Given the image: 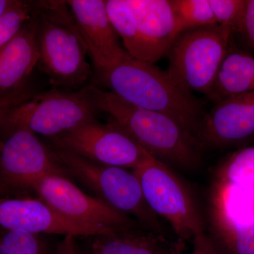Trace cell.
<instances>
[{"label":"cell","mask_w":254,"mask_h":254,"mask_svg":"<svg viewBox=\"0 0 254 254\" xmlns=\"http://www.w3.org/2000/svg\"><path fill=\"white\" fill-rule=\"evenodd\" d=\"M132 171L147 204L157 216L168 222L178 241H193L197 234L205 232L190 191L167 164L152 157Z\"/></svg>","instance_id":"obj_7"},{"label":"cell","mask_w":254,"mask_h":254,"mask_svg":"<svg viewBox=\"0 0 254 254\" xmlns=\"http://www.w3.org/2000/svg\"><path fill=\"white\" fill-rule=\"evenodd\" d=\"M98 112L88 86L72 93L53 90L0 106V125L10 130L25 128L51 139L95 120Z\"/></svg>","instance_id":"obj_5"},{"label":"cell","mask_w":254,"mask_h":254,"mask_svg":"<svg viewBox=\"0 0 254 254\" xmlns=\"http://www.w3.org/2000/svg\"><path fill=\"white\" fill-rule=\"evenodd\" d=\"M98 76L120 99L171 117L197 138L205 117L201 105L168 71L128 56Z\"/></svg>","instance_id":"obj_1"},{"label":"cell","mask_w":254,"mask_h":254,"mask_svg":"<svg viewBox=\"0 0 254 254\" xmlns=\"http://www.w3.org/2000/svg\"><path fill=\"white\" fill-rule=\"evenodd\" d=\"M91 237L88 254H176L185 246L180 241L171 243L140 224Z\"/></svg>","instance_id":"obj_17"},{"label":"cell","mask_w":254,"mask_h":254,"mask_svg":"<svg viewBox=\"0 0 254 254\" xmlns=\"http://www.w3.org/2000/svg\"><path fill=\"white\" fill-rule=\"evenodd\" d=\"M254 91V55L229 48L221 64L209 99L216 102Z\"/></svg>","instance_id":"obj_18"},{"label":"cell","mask_w":254,"mask_h":254,"mask_svg":"<svg viewBox=\"0 0 254 254\" xmlns=\"http://www.w3.org/2000/svg\"><path fill=\"white\" fill-rule=\"evenodd\" d=\"M53 149L68 175L77 179L96 198L145 228L165 236L160 218L147 204L138 179L132 170L97 163L69 150L55 147Z\"/></svg>","instance_id":"obj_4"},{"label":"cell","mask_w":254,"mask_h":254,"mask_svg":"<svg viewBox=\"0 0 254 254\" xmlns=\"http://www.w3.org/2000/svg\"><path fill=\"white\" fill-rule=\"evenodd\" d=\"M254 137V91L219 100L205 115L198 131L200 145L226 147Z\"/></svg>","instance_id":"obj_14"},{"label":"cell","mask_w":254,"mask_h":254,"mask_svg":"<svg viewBox=\"0 0 254 254\" xmlns=\"http://www.w3.org/2000/svg\"><path fill=\"white\" fill-rule=\"evenodd\" d=\"M38 7V3L14 0L0 15V49L12 40L29 21Z\"/></svg>","instance_id":"obj_22"},{"label":"cell","mask_w":254,"mask_h":254,"mask_svg":"<svg viewBox=\"0 0 254 254\" xmlns=\"http://www.w3.org/2000/svg\"><path fill=\"white\" fill-rule=\"evenodd\" d=\"M55 254H81L76 245V237L72 235L64 236L58 244Z\"/></svg>","instance_id":"obj_26"},{"label":"cell","mask_w":254,"mask_h":254,"mask_svg":"<svg viewBox=\"0 0 254 254\" xmlns=\"http://www.w3.org/2000/svg\"><path fill=\"white\" fill-rule=\"evenodd\" d=\"M0 228L23 230L41 235L91 237L113 233L60 216L39 198L0 197Z\"/></svg>","instance_id":"obj_13"},{"label":"cell","mask_w":254,"mask_h":254,"mask_svg":"<svg viewBox=\"0 0 254 254\" xmlns=\"http://www.w3.org/2000/svg\"><path fill=\"white\" fill-rule=\"evenodd\" d=\"M232 34L228 28L218 24L184 32L168 52L167 71L188 91L208 96Z\"/></svg>","instance_id":"obj_6"},{"label":"cell","mask_w":254,"mask_h":254,"mask_svg":"<svg viewBox=\"0 0 254 254\" xmlns=\"http://www.w3.org/2000/svg\"><path fill=\"white\" fill-rule=\"evenodd\" d=\"M134 18L141 61L154 64L177 38L171 0H126Z\"/></svg>","instance_id":"obj_15"},{"label":"cell","mask_w":254,"mask_h":254,"mask_svg":"<svg viewBox=\"0 0 254 254\" xmlns=\"http://www.w3.org/2000/svg\"><path fill=\"white\" fill-rule=\"evenodd\" d=\"M176 254H183V249H182V250H181L180 251H179V252H177V253Z\"/></svg>","instance_id":"obj_30"},{"label":"cell","mask_w":254,"mask_h":254,"mask_svg":"<svg viewBox=\"0 0 254 254\" xmlns=\"http://www.w3.org/2000/svg\"><path fill=\"white\" fill-rule=\"evenodd\" d=\"M9 194H11V191L4 187L2 182L0 180V197H7V195Z\"/></svg>","instance_id":"obj_29"},{"label":"cell","mask_w":254,"mask_h":254,"mask_svg":"<svg viewBox=\"0 0 254 254\" xmlns=\"http://www.w3.org/2000/svg\"><path fill=\"white\" fill-rule=\"evenodd\" d=\"M66 3L98 75L130 56L119 42L105 0H68Z\"/></svg>","instance_id":"obj_12"},{"label":"cell","mask_w":254,"mask_h":254,"mask_svg":"<svg viewBox=\"0 0 254 254\" xmlns=\"http://www.w3.org/2000/svg\"><path fill=\"white\" fill-rule=\"evenodd\" d=\"M38 65L51 84H86L91 76L88 50L66 1H38Z\"/></svg>","instance_id":"obj_3"},{"label":"cell","mask_w":254,"mask_h":254,"mask_svg":"<svg viewBox=\"0 0 254 254\" xmlns=\"http://www.w3.org/2000/svg\"><path fill=\"white\" fill-rule=\"evenodd\" d=\"M43 235L23 230L0 231V254H47Z\"/></svg>","instance_id":"obj_21"},{"label":"cell","mask_w":254,"mask_h":254,"mask_svg":"<svg viewBox=\"0 0 254 254\" xmlns=\"http://www.w3.org/2000/svg\"><path fill=\"white\" fill-rule=\"evenodd\" d=\"M177 37L184 32L217 24L208 0H171Z\"/></svg>","instance_id":"obj_19"},{"label":"cell","mask_w":254,"mask_h":254,"mask_svg":"<svg viewBox=\"0 0 254 254\" xmlns=\"http://www.w3.org/2000/svg\"><path fill=\"white\" fill-rule=\"evenodd\" d=\"M192 242V254H220L215 248L211 238L209 237L205 232L197 234Z\"/></svg>","instance_id":"obj_24"},{"label":"cell","mask_w":254,"mask_h":254,"mask_svg":"<svg viewBox=\"0 0 254 254\" xmlns=\"http://www.w3.org/2000/svg\"><path fill=\"white\" fill-rule=\"evenodd\" d=\"M38 8L19 33L0 49V91L17 88L38 64Z\"/></svg>","instance_id":"obj_16"},{"label":"cell","mask_w":254,"mask_h":254,"mask_svg":"<svg viewBox=\"0 0 254 254\" xmlns=\"http://www.w3.org/2000/svg\"><path fill=\"white\" fill-rule=\"evenodd\" d=\"M213 219L220 254H254V189L219 180Z\"/></svg>","instance_id":"obj_11"},{"label":"cell","mask_w":254,"mask_h":254,"mask_svg":"<svg viewBox=\"0 0 254 254\" xmlns=\"http://www.w3.org/2000/svg\"><path fill=\"white\" fill-rule=\"evenodd\" d=\"M249 168H250L251 184H252V186L254 188V147H250Z\"/></svg>","instance_id":"obj_27"},{"label":"cell","mask_w":254,"mask_h":254,"mask_svg":"<svg viewBox=\"0 0 254 254\" xmlns=\"http://www.w3.org/2000/svg\"><path fill=\"white\" fill-rule=\"evenodd\" d=\"M242 35L254 50V0H247V7Z\"/></svg>","instance_id":"obj_25"},{"label":"cell","mask_w":254,"mask_h":254,"mask_svg":"<svg viewBox=\"0 0 254 254\" xmlns=\"http://www.w3.org/2000/svg\"><path fill=\"white\" fill-rule=\"evenodd\" d=\"M14 0H0V15L12 4Z\"/></svg>","instance_id":"obj_28"},{"label":"cell","mask_w":254,"mask_h":254,"mask_svg":"<svg viewBox=\"0 0 254 254\" xmlns=\"http://www.w3.org/2000/svg\"><path fill=\"white\" fill-rule=\"evenodd\" d=\"M105 4L110 22L121 38L125 50L132 58L139 60L136 23L126 0H105Z\"/></svg>","instance_id":"obj_20"},{"label":"cell","mask_w":254,"mask_h":254,"mask_svg":"<svg viewBox=\"0 0 254 254\" xmlns=\"http://www.w3.org/2000/svg\"><path fill=\"white\" fill-rule=\"evenodd\" d=\"M217 24L242 35L247 0H208Z\"/></svg>","instance_id":"obj_23"},{"label":"cell","mask_w":254,"mask_h":254,"mask_svg":"<svg viewBox=\"0 0 254 254\" xmlns=\"http://www.w3.org/2000/svg\"><path fill=\"white\" fill-rule=\"evenodd\" d=\"M32 190L60 216L82 225L115 232L140 224L99 198L84 193L64 175L43 177Z\"/></svg>","instance_id":"obj_9"},{"label":"cell","mask_w":254,"mask_h":254,"mask_svg":"<svg viewBox=\"0 0 254 254\" xmlns=\"http://www.w3.org/2000/svg\"><path fill=\"white\" fill-rule=\"evenodd\" d=\"M51 141L55 148L69 150L97 163L127 170H134L153 157L112 120L103 124L95 119Z\"/></svg>","instance_id":"obj_8"},{"label":"cell","mask_w":254,"mask_h":254,"mask_svg":"<svg viewBox=\"0 0 254 254\" xmlns=\"http://www.w3.org/2000/svg\"><path fill=\"white\" fill-rule=\"evenodd\" d=\"M88 89L98 111L109 115L112 121L150 155L185 170L198 167L201 145L175 119L130 104L93 85L88 86Z\"/></svg>","instance_id":"obj_2"},{"label":"cell","mask_w":254,"mask_h":254,"mask_svg":"<svg viewBox=\"0 0 254 254\" xmlns=\"http://www.w3.org/2000/svg\"><path fill=\"white\" fill-rule=\"evenodd\" d=\"M49 175H68L54 150L29 130L11 129L0 147V180L4 187L11 192L32 190Z\"/></svg>","instance_id":"obj_10"}]
</instances>
